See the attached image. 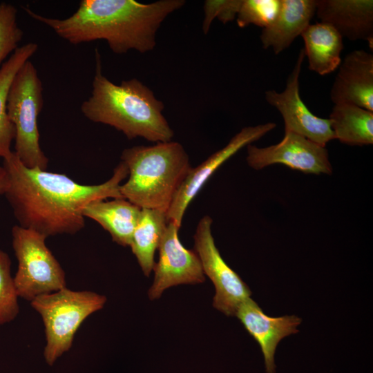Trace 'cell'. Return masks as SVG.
Returning <instances> with one entry per match:
<instances>
[{
	"mask_svg": "<svg viewBox=\"0 0 373 373\" xmlns=\"http://www.w3.org/2000/svg\"><path fill=\"white\" fill-rule=\"evenodd\" d=\"M2 166L8 177L3 195L18 225L46 238L73 235L83 229L84 207L95 200L123 198L120 186L128 175L121 161L106 182L82 184L66 174L28 168L14 151L3 159Z\"/></svg>",
	"mask_w": 373,
	"mask_h": 373,
	"instance_id": "obj_1",
	"label": "cell"
},
{
	"mask_svg": "<svg viewBox=\"0 0 373 373\" xmlns=\"http://www.w3.org/2000/svg\"><path fill=\"white\" fill-rule=\"evenodd\" d=\"M184 0H160L142 3L133 0H82L65 19L50 18L24 8L28 16L52 29L72 44L105 40L115 54L131 50L149 52L164 20L181 8Z\"/></svg>",
	"mask_w": 373,
	"mask_h": 373,
	"instance_id": "obj_2",
	"label": "cell"
},
{
	"mask_svg": "<svg viewBox=\"0 0 373 373\" xmlns=\"http://www.w3.org/2000/svg\"><path fill=\"white\" fill-rule=\"evenodd\" d=\"M164 105L137 79L115 84L102 72L100 55L95 49V71L90 96L81 105L90 121L106 124L129 139L143 137L153 142L171 141L174 133L162 114Z\"/></svg>",
	"mask_w": 373,
	"mask_h": 373,
	"instance_id": "obj_3",
	"label": "cell"
},
{
	"mask_svg": "<svg viewBox=\"0 0 373 373\" xmlns=\"http://www.w3.org/2000/svg\"><path fill=\"white\" fill-rule=\"evenodd\" d=\"M121 161L128 170L120 186L122 198L141 209L166 213L191 168L182 145L172 141L125 149Z\"/></svg>",
	"mask_w": 373,
	"mask_h": 373,
	"instance_id": "obj_4",
	"label": "cell"
},
{
	"mask_svg": "<svg viewBox=\"0 0 373 373\" xmlns=\"http://www.w3.org/2000/svg\"><path fill=\"white\" fill-rule=\"evenodd\" d=\"M107 298L90 291H73L66 287L39 296L30 301L31 307L42 318L46 335L44 356L48 365L72 347L82 323L102 309Z\"/></svg>",
	"mask_w": 373,
	"mask_h": 373,
	"instance_id": "obj_5",
	"label": "cell"
},
{
	"mask_svg": "<svg viewBox=\"0 0 373 373\" xmlns=\"http://www.w3.org/2000/svg\"><path fill=\"white\" fill-rule=\"evenodd\" d=\"M43 104L41 81L28 60L16 73L8 95V115L15 129L14 152L26 166L46 170L48 159L39 144L37 124Z\"/></svg>",
	"mask_w": 373,
	"mask_h": 373,
	"instance_id": "obj_6",
	"label": "cell"
},
{
	"mask_svg": "<svg viewBox=\"0 0 373 373\" xmlns=\"http://www.w3.org/2000/svg\"><path fill=\"white\" fill-rule=\"evenodd\" d=\"M11 235L17 260L14 281L19 298L30 302L66 287L65 271L46 245V236L18 224L12 227Z\"/></svg>",
	"mask_w": 373,
	"mask_h": 373,
	"instance_id": "obj_7",
	"label": "cell"
},
{
	"mask_svg": "<svg viewBox=\"0 0 373 373\" xmlns=\"http://www.w3.org/2000/svg\"><path fill=\"white\" fill-rule=\"evenodd\" d=\"M212 222L207 215L199 220L193 236L194 251L204 275L214 285L213 307L227 316H235L240 305L250 298L251 291L222 258L212 236Z\"/></svg>",
	"mask_w": 373,
	"mask_h": 373,
	"instance_id": "obj_8",
	"label": "cell"
},
{
	"mask_svg": "<svg viewBox=\"0 0 373 373\" xmlns=\"http://www.w3.org/2000/svg\"><path fill=\"white\" fill-rule=\"evenodd\" d=\"M248 165L260 170L273 164H283L305 173H332L328 151L322 145L293 132L285 131L283 140L267 147L247 146Z\"/></svg>",
	"mask_w": 373,
	"mask_h": 373,
	"instance_id": "obj_9",
	"label": "cell"
},
{
	"mask_svg": "<svg viewBox=\"0 0 373 373\" xmlns=\"http://www.w3.org/2000/svg\"><path fill=\"white\" fill-rule=\"evenodd\" d=\"M305 57L302 48L287 77L284 90H267L265 99L280 113L285 123V131L293 132L325 146L329 141L335 140L330 120L314 115L300 95L299 77Z\"/></svg>",
	"mask_w": 373,
	"mask_h": 373,
	"instance_id": "obj_10",
	"label": "cell"
},
{
	"mask_svg": "<svg viewBox=\"0 0 373 373\" xmlns=\"http://www.w3.org/2000/svg\"><path fill=\"white\" fill-rule=\"evenodd\" d=\"M276 126L274 122L246 126L224 147L196 167H191L166 211L167 222H173L180 228L188 206L215 171L241 149L260 139Z\"/></svg>",
	"mask_w": 373,
	"mask_h": 373,
	"instance_id": "obj_11",
	"label": "cell"
},
{
	"mask_svg": "<svg viewBox=\"0 0 373 373\" xmlns=\"http://www.w3.org/2000/svg\"><path fill=\"white\" fill-rule=\"evenodd\" d=\"M180 229L174 222H168L158 247L159 260L153 269L154 280L148 292L151 300L159 298L171 287L205 280L197 254L186 249L179 240Z\"/></svg>",
	"mask_w": 373,
	"mask_h": 373,
	"instance_id": "obj_12",
	"label": "cell"
},
{
	"mask_svg": "<svg viewBox=\"0 0 373 373\" xmlns=\"http://www.w3.org/2000/svg\"><path fill=\"white\" fill-rule=\"evenodd\" d=\"M330 90L334 104H353L373 112V55L363 50L341 61Z\"/></svg>",
	"mask_w": 373,
	"mask_h": 373,
	"instance_id": "obj_13",
	"label": "cell"
},
{
	"mask_svg": "<svg viewBox=\"0 0 373 373\" xmlns=\"http://www.w3.org/2000/svg\"><path fill=\"white\" fill-rule=\"evenodd\" d=\"M235 316L258 343L264 356L266 373H276V347L283 338L298 332L296 327L301 318L295 315L269 316L251 298L240 305Z\"/></svg>",
	"mask_w": 373,
	"mask_h": 373,
	"instance_id": "obj_14",
	"label": "cell"
},
{
	"mask_svg": "<svg viewBox=\"0 0 373 373\" xmlns=\"http://www.w3.org/2000/svg\"><path fill=\"white\" fill-rule=\"evenodd\" d=\"M315 14L320 22L333 26L343 38L365 40L372 50V0H317Z\"/></svg>",
	"mask_w": 373,
	"mask_h": 373,
	"instance_id": "obj_15",
	"label": "cell"
},
{
	"mask_svg": "<svg viewBox=\"0 0 373 373\" xmlns=\"http://www.w3.org/2000/svg\"><path fill=\"white\" fill-rule=\"evenodd\" d=\"M317 0H280L274 21L262 28L260 39L264 49L278 55L301 35L316 13Z\"/></svg>",
	"mask_w": 373,
	"mask_h": 373,
	"instance_id": "obj_16",
	"label": "cell"
},
{
	"mask_svg": "<svg viewBox=\"0 0 373 373\" xmlns=\"http://www.w3.org/2000/svg\"><path fill=\"white\" fill-rule=\"evenodd\" d=\"M142 209L124 198L98 200L88 203L83 216L108 231L113 241L127 247L138 222Z\"/></svg>",
	"mask_w": 373,
	"mask_h": 373,
	"instance_id": "obj_17",
	"label": "cell"
},
{
	"mask_svg": "<svg viewBox=\"0 0 373 373\" xmlns=\"http://www.w3.org/2000/svg\"><path fill=\"white\" fill-rule=\"evenodd\" d=\"M300 36L310 70L326 75L338 68L343 41L333 26L323 22L309 24Z\"/></svg>",
	"mask_w": 373,
	"mask_h": 373,
	"instance_id": "obj_18",
	"label": "cell"
},
{
	"mask_svg": "<svg viewBox=\"0 0 373 373\" xmlns=\"http://www.w3.org/2000/svg\"><path fill=\"white\" fill-rule=\"evenodd\" d=\"M167 223L165 211L142 209L129 247L146 276L149 277L153 269L155 253L158 249Z\"/></svg>",
	"mask_w": 373,
	"mask_h": 373,
	"instance_id": "obj_19",
	"label": "cell"
},
{
	"mask_svg": "<svg viewBox=\"0 0 373 373\" xmlns=\"http://www.w3.org/2000/svg\"><path fill=\"white\" fill-rule=\"evenodd\" d=\"M335 139L350 146L373 143V112L349 104H334L329 115Z\"/></svg>",
	"mask_w": 373,
	"mask_h": 373,
	"instance_id": "obj_20",
	"label": "cell"
},
{
	"mask_svg": "<svg viewBox=\"0 0 373 373\" xmlns=\"http://www.w3.org/2000/svg\"><path fill=\"white\" fill-rule=\"evenodd\" d=\"M37 49L38 45L34 42L18 47L0 68V157L3 159L12 154L11 144L15 137V129L7 111L10 85L17 71Z\"/></svg>",
	"mask_w": 373,
	"mask_h": 373,
	"instance_id": "obj_21",
	"label": "cell"
},
{
	"mask_svg": "<svg viewBox=\"0 0 373 373\" xmlns=\"http://www.w3.org/2000/svg\"><path fill=\"white\" fill-rule=\"evenodd\" d=\"M19 298L11 274L10 258L0 249V325L14 321L18 316Z\"/></svg>",
	"mask_w": 373,
	"mask_h": 373,
	"instance_id": "obj_22",
	"label": "cell"
},
{
	"mask_svg": "<svg viewBox=\"0 0 373 373\" xmlns=\"http://www.w3.org/2000/svg\"><path fill=\"white\" fill-rule=\"evenodd\" d=\"M280 6V0H242L236 17L240 28L251 24L262 28L269 26L276 19Z\"/></svg>",
	"mask_w": 373,
	"mask_h": 373,
	"instance_id": "obj_23",
	"label": "cell"
},
{
	"mask_svg": "<svg viewBox=\"0 0 373 373\" xmlns=\"http://www.w3.org/2000/svg\"><path fill=\"white\" fill-rule=\"evenodd\" d=\"M17 8L10 3H0V64L18 48L23 32L17 21Z\"/></svg>",
	"mask_w": 373,
	"mask_h": 373,
	"instance_id": "obj_24",
	"label": "cell"
},
{
	"mask_svg": "<svg viewBox=\"0 0 373 373\" xmlns=\"http://www.w3.org/2000/svg\"><path fill=\"white\" fill-rule=\"evenodd\" d=\"M242 0H207L204 4V17L202 31L207 34L215 18L223 23L234 20L239 12Z\"/></svg>",
	"mask_w": 373,
	"mask_h": 373,
	"instance_id": "obj_25",
	"label": "cell"
},
{
	"mask_svg": "<svg viewBox=\"0 0 373 373\" xmlns=\"http://www.w3.org/2000/svg\"><path fill=\"white\" fill-rule=\"evenodd\" d=\"M8 186V177L2 165H0V195H4Z\"/></svg>",
	"mask_w": 373,
	"mask_h": 373,
	"instance_id": "obj_26",
	"label": "cell"
}]
</instances>
